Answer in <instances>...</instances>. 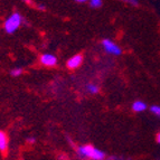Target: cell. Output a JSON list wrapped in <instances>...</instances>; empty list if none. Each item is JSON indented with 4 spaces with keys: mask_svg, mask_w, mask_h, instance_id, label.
I'll list each match as a JSON object with an SVG mask.
<instances>
[{
    "mask_svg": "<svg viewBox=\"0 0 160 160\" xmlns=\"http://www.w3.org/2000/svg\"><path fill=\"white\" fill-rule=\"evenodd\" d=\"M11 76H19L22 74V68H13L10 72Z\"/></svg>",
    "mask_w": 160,
    "mask_h": 160,
    "instance_id": "obj_11",
    "label": "cell"
},
{
    "mask_svg": "<svg viewBox=\"0 0 160 160\" xmlns=\"http://www.w3.org/2000/svg\"><path fill=\"white\" fill-rule=\"evenodd\" d=\"M146 109H147V104L142 101H136L132 104V110L134 112H142Z\"/></svg>",
    "mask_w": 160,
    "mask_h": 160,
    "instance_id": "obj_6",
    "label": "cell"
},
{
    "mask_svg": "<svg viewBox=\"0 0 160 160\" xmlns=\"http://www.w3.org/2000/svg\"><path fill=\"white\" fill-rule=\"evenodd\" d=\"M157 141H158V143L160 144V132L157 134Z\"/></svg>",
    "mask_w": 160,
    "mask_h": 160,
    "instance_id": "obj_15",
    "label": "cell"
},
{
    "mask_svg": "<svg viewBox=\"0 0 160 160\" xmlns=\"http://www.w3.org/2000/svg\"><path fill=\"white\" fill-rule=\"evenodd\" d=\"M102 46H103L104 51L107 52V53L112 54V55H115V56H118V55H120V54L122 53L121 48L110 39L102 40Z\"/></svg>",
    "mask_w": 160,
    "mask_h": 160,
    "instance_id": "obj_3",
    "label": "cell"
},
{
    "mask_svg": "<svg viewBox=\"0 0 160 160\" xmlns=\"http://www.w3.org/2000/svg\"><path fill=\"white\" fill-rule=\"evenodd\" d=\"M86 90H88L91 94H96L98 92H99V86L95 85V84H88Z\"/></svg>",
    "mask_w": 160,
    "mask_h": 160,
    "instance_id": "obj_8",
    "label": "cell"
},
{
    "mask_svg": "<svg viewBox=\"0 0 160 160\" xmlns=\"http://www.w3.org/2000/svg\"><path fill=\"white\" fill-rule=\"evenodd\" d=\"M75 1H78V2H84V1H86V0H75Z\"/></svg>",
    "mask_w": 160,
    "mask_h": 160,
    "instance_id": "obj_16",
    "label": "cell"
},
{
    "mask_svg": "<svg viewBox=\"0 0 160 160\" xmlns=\"http://www.w3.org/2000/svg\"><path fill=\"white\" fill-rule=\"evenodd\" d=\"M40 62L45 66H55L57 64V58L53 54H43L40 57Z\"/></svg>",
    "mask_w": 160,
    "mask_h": 160,
    "instance_id": "obj_4",
    "label": "cell"
},
{
    "mask_svg": "<svg viewBox=\"0 0 160 160\" xmlns=\"http://www.w3.org/2000/svg\"><path fill=\"white\" fill-rule=\"evenodd\" d=\"M38 9H39V10H45V6L44 5H38Z\"/></svg>",
    "mask_w": 160,
    "mask_h": 160,
    "instance_id": "obj_14",
    "label": "cell"
},
{
    "mask_svg": "<svg viewBox=\"0 0 160 160\" xmlns=\"http://www.w3.org/2000/svg\"><path fill=\"white\" fill-rule=\"evenodd\" d=\"M35 141H36V140H35V138H32V137L27 139V142H28V143H35Z\"/></svg>",
    "mask_w": 160,
    "mask_h": 160,
    "instance_id": "obj_13",
    "label": "cell"
},
{
    "mask_svg": "<svg viewBox=\"0 0 160 160\" xmlns=\"http://www.w3.org/2000/svg\"><path fill=\"white\" fill-rule=\"evenodd\" d=\"M102 5V0H90V6L92 8H99Z\"/></svg>",
    "mask_w": 160,
    "mask_h": 160,
    "instance_id": "obj_9",
    "label": "cell"
},
{
    "mask_svg": "<svg viewBox=\"0 0 160 160\" xmlns=\"http://www.w3.org/2000/svg\"><path fill=\"white\" fill-rule=\"evenodd\" d=\"M82 55H78H78H75V56H73L72 58L67 61V67L68 68H78L82 64Z\"/></svg>",
    "mask_w": 160,
    "mask_h": 160,
    "instance_id": "obj_5",
    "label": "cell"
},
{
    "mask_svg": "<svg viewBox=\"0 0 160 160\" xmlns=\"http://www.w3.org/2000/svg\"><path fill=\"white\" fill-rule=\"evenodd\" d=\"M25 1H28V0H25Z\"/></svg>",
    "mask_w": 160,
    "mask_h": 160,
    "instance_id": "obj_17",
    "label": "cell"
},
{
    "mask_svg": "<svg viewBox=\"0 0 160 160\" xmlns=\"http://www.w3.org/2000/svg\"><path fill=\"white\" fill-rule=\"evenodd\" d=\"M150 110H151V112L153 113V114H156L158 118H160V107L159 105H152Z\"/></svg>",
    "mask_w": 160,
    "mask_h": 160,
    "instance_id": "obj_10",
    "label": "cell"
},
{
    "mask_svg": "<svg viewBox=\"0 0 160 160\" xmlns=\"http://www.w3.org/2000/svg\"><path fill=\"white\" fill-rule=\"evenodd\" d=\"M78 155L80 158H88V159L94 160H102L105 158V153L101 150L96 149L91 144H85V146H80L76 149Z\"/></svg>",
    "mask_w": 160,
    "mask_h": 160,
    "instance_id": "obj_1",
    "label": "cell"
},
{
    "mask_svg": "<svg viewBox=\"0 0 160 160\" xmlns=\"http://www.w3.org/2000/svg\"><path fill=\"white\" fill-rule=\"evenodd\" d=\"M22 18L18 12H13L10 17L5 22V30L8 34H13L17 29L19 28V26L22 25Z\"/></svg>",
    "mask_w": 160,
    "mask_h": 160,
    "instance_id": "obj_2",
    "label": "cell"
},
{
    "mask_svg": "<svg viewBox=\"0 0 160 160\" xmlns=\"http://www.w3.org/2000/svg\"><path fill=\"white\" fill-rule=\"evenodd\" d=\"M8 147V139L7 136L3 133L2 131H0V151H6Z\"/></svg>",
    "mask_w": 160,
    "mask_h": 160,
    "instance_id": "obj_7",
    "label": "cell"
},
{
    "mask_svg": "<svg viewBox=\"0 0 160 160\" xmlns=\"http://www.w3.org/2000/svg\"><path fill=\"white\" fill-rule=\"evenodd\" d=\"M123 1L131 3V5H138V0H123Z\"/></svg>",
    "mask_w": 160,
    "mask_h": 160,
    "instance_id": "obj_12",
    "label": "cell"
}]
</instances>
